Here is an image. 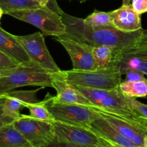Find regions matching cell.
I'll return each mask as SVG.
<instances>
[{"label":"cell","mask_w":147,"mask_h":147,"mask_svg":"<svg viewBox=\"0 0 147 147\" xmlns=\"http://www.w3.org/2000/svg\"><path fill=\"white\" fill-rule=\"evenodd\" d=\"M0 50L19 64L31 61L15 35L10 34L1 27H0Z\"/></svg>","instance_id":"cell-17"},{"label":"cell","mask_w":147,"mask_h":147,"mask_svg":"<svg viewBox=\"0 0 147 147\" xmlns=\"http://www.w3.org/2000/svg\"><path fill=\"white\" fill-rule=\"evenodd\" d=\"M119 88L124 96L134 98H145L147 96V79L138 81L125 80L121 82Z\"/></svg>","instance_id":"cell-19"},{"label":"cell","mask_w":147,"mask_h":147,"mask_svg":"<svg viewBox=\"0 0 147 147\" xmlns=\"http://www.w3.org/2000/svg\"><path fill=\"white\" fill-rule=\"evenodd\" d=\"M125 98L128 101V103L132 106L134 110L136 111L140 115L147 119V105L138 101L136 98H134L125 96Z\"/></svg>","instance_id":"cell-25"},{"label":"cell","mask_w":147,"mask_h":147,"mask_svg":"<svg viewBox=\"0 0 147 147\" xmlns=\"http://www.w3.org/2000/svg\"><path fill=\"white\" fill-rule=\"evenodd\" d=\"M96 110L101 117L103 118L114 129H116L123 137L133 143L137 147H144V139L147 132L120 119L116 115L102 110L97 107L92 108Z\"/></svg>","instance_id":"cell-13"},{"label":"cell","mask_w":147,"mask_h":147,"mask_svg":"<svg viewBox=\"0 0 147 147\" xmlns=\"http://www.w3.org/2000/svg\"><path fill=\"white\" fill-rule=\"evenodd\" d=\"M126 77V80L129 81H138V80H146L145 75L143 74L141 72L136 71V70H128L124 73Z\"/></svg>","instance_id":"cell-28"},{"label":"cell","mask_w":147,"mask_h":147,"mask_svg":"<svg viewBox=\"0 0 147 147\" xmlns=\"http://www.w3.org/2000/svg\"><path fill=\"white\" fill-rule=\"evenodd\" d=\"M114 28L125 32H132L142 29L141 19L131 4L123 5L120 8L111 11Z\"/></svg>","instance_id":"cell-15"},{"label":"cell","mask_w":147,"mask_h":147,"mask_svg":"<svg viewBox=\"0 0 147 147\" xmlns=\"http://www.w3.org/2000/svg\"><path fill=\"white\" fill-rule=\"evenodd\" d=\"M32 1H35L37 4H40L42 7H44V6H47L49 4V2L50 1V0H32Z\"/></svg>","instance_id":"cell-31"},{"label":"cell","mask_w":147,"mask_h":147,"mask_svg":"<svg viewBox=\"0 0 147 147\" xmlns=\"http://www.w3.org/2000/svg\"><path fill=\"white\" fill-rule=\"evenodd\" d=\"M4 98L2 96H0V125H1V126L12 123L14 121V119L10 118L6 114L4 108Z\"/></svg>","instance_id":"cell-26"},{"label":"cell","mask_w":147,"mask_h":147,"mask_svg":"<svg viewBox=\"0 0 147 147\" xmlns=\"http://www.w3.org/2000/svg\"><path fill=\"white\" fill-rule=\"evenodd\" d=\"M83 20L85 24L92 28H114L111 11L95 10Z\"/></svg>","instance_id":"cell-21"},{"label":"cell","mask_w":147,"mask_h":147,"mask_svg":"<svg viewBox=\"0 0 147 147\" xmlns=\"http://www.w3.org/2000/svg\"><path fill=\"white\" fill-rule=\"evenodd\" d=\"M95 107L116 115L120 119L147 132V119L133 109L119 88L110 90L91 88L73 85Z\"/></svg>","instance_id":"cell-2"},{"label":"cell","mask_w":147,"mask_h":147,"mask_svg":"<svg viewBox=\"0 0 147 147\" xmlns=\"http://www.w3.org/2000/svg\"><path fill=\"white\" fill-rule=\"evenodd\" d=\"M47 108L56 121L86 129H90L92 122L101 117L96 110L89 106L53 103L50 95Z\"/></svg>","instance_id":"cell-6"},{"label":"cell","mask_w":147,"mask_h":147,"mask_svg":"<svg viewBox=\"0 0 147 147\" xmlns=\"http://www.w3.org/2000/svg\"><path fill=\"white\" fill-rule=\"evenodd\" d=\"M56 138L79 147H116L101 138L90 129L76 127L55 121Z\"/></svg>","instance_id":"cell-8"},{"label":"cell","mask_w":147,"mask_h":147,"mask_svg":"<svg viewBox=\"0 0 147 147\" xmlns=\"http://www.w3.org/2000/svg\"><path fill=\"white\" fill-rule=\"evenodd\" d=\"M0 147H32L12 123L0 127Z\"/></svg>","instance_id":"cell-18"},{"label":"cell","mask_w":147,"mask_h":147,"mask_svg":"<svg viewBox=\"0 0 147 147\" xmlns=\"http://www.w3.org/2000/svg\"><path fill=\"white\" fill-rule=\"evenodd\" d=\"M56 73L70 84L102 90L118 88L122 78L120 68L114 60L105 68L93 70H61Z\"/></svg>","instance_id":"cell-4"},{"label":"cell","mask_w":147,"mask_h":147,"mask_svg":"<svg viewBox=\"0 0 147 147\" xmlns=\"http://www.w3.org/2000/svg\"><path fill=\"white\" fill-rule=\"evenodd\" d=\"M146 76H147V75H146ZM146 79H147V78H146Z\"/></svg>","instance_id":"cell-37"},{"label":"cell","mask_w":147,"mask_h":147,"mask_svg":"<svg viewBox=\"0 0 147 147\" xmlns=\"http://www.w3.org/2000/svg\"><path fill=\"white\" fill-rule=\"evenodd\" d=\"M52 88L56 91V96H51V101L53 103L82 105L91 108L95 107V105L89 101L73 85L62 79L57 76L56 73H53Z\"/></svg>","instance_id":"cell-12"},{"label":"cell","mask_w":147,"mask_h":147,"mask_svg":"<svg viewBox=\"0 0 147 147\" xmlns=\"http://www.w3.org/2000/svg\"><path fill=\"white\" fill-rule=\"evenodd\" d=\"M45 147H79L77 146H75V145L71 144L66 143V142H60V141L58 140L56 138H55L54 140L51 142L50 144H49L48 145H47Z\"/></svg>","instance_id":"cell-29"},{"label":"cell","mask_w":147,"mask_h":147,"mask_svg":"<svg viewBox=\"0 0 147 147\" xmlns=\"http://www.w3.org/2000/svg\"><path fill=\"white\" fill-rule=\"evenodd\" d=\"M131 1L132 7L138 14L147 12V0H131Z\"/></svg>","instance_id":"cell-27"},{"label":"cell","mask_w":147,"mask_h":147,"mask_svg":"<svg viewBox=\"0 0 147 147\" xmlns=\"http://www.w3.org/2000/svg\"><path fill=\"white\" fill-rule=\"evenodd\" d=\"M144 147H147V134L144 139Z\"/></svg>","instance_id":"cell-32"},{"label":"cell","mask_w":147,"mask_h":147,"mask_svg":"<svg viewBox=\"0 0 147 147\" xmlns=\"http://www.w3.org/2000/svg\"><path fill=\"white\" fill-rule=\"evenodd\" d=\"M19 65L20 64L0 50V76L7 70L15 68Z\"/></svg>","instance_id":"cell-24"},{"label":"cell","mask_w":147,"mask_h":147,"mask_svg":"<svg viewBox=\"0 0 147 147\" xmlns=\"http://www.w3.org/2000/svg\"><path fill=\"white\" fill-rule=\"evenodd\" d=\"M40 88L30 90H16L1 95L4 98V108L7 116L15 120L21 115L20 110L30 103L38 101L37 93Z\"/></svg>","instance_id":"cell-14"},{"label":"cell","mask_w":147,"mask_h":147,"mask_svg":"<svg viewBox=\"0 0 147 147\" xmlns=\"http://www.w3.org/2000/svg\"><path fill=\"white\" fill-rule=\"evenodd\" d=\"M115 50L109 46L100 45L92 47V53L96 69L107 67L114 58Z\"/></svg>","instance_id":"cell-20"},{"label":"cell","mask_w":147,"mask_h":147,"mask_svg":"<svg viewBox=\"0 0 147 147\" xmlns=\"http://www.w3.org/2000/svg\"><path fill=\"white\" fill-rule=\"evenodd\" d=\"M61 15L66 25L63 37L82 42L91 47L105 45L120 51L133 47L141 37L143 28L132 32H125L115 28H92L84 22L83 19L71 16L62 11L59 6L55 9Z\"/></svg>","instance_id":"cell-1"},{"label":"cell","mask_w":147,"mask_h":147,"mask_svg":"<svg viewBox=\"0 0 147 147\" xmlns=\"http://www.w3.org/2000/svg\"><path fill=\"white\" fill-rule=\"evenodd\" d=\"M77 1H79V2H81V3H83V2H85V1H88V0H77Z\"/></svg>","instance_id":"cell-35"},{"label":"cell","mask_w":147,"mask_h":147,"mask_svg":"<svg viewBox=\"0 0 147 147\" xmlns=\"http://www.w3.org/2000/svg\"><path fill=\"white\" fill-rule=\"evenodd\" d=\"M49 96L50 94L48 93L42 101H37L27 105L26 109H28L30 111V116L38 120L50 122V123H53L55 121L53 116L47 108V103L49 99Z\"/></svg>","instance_id":"cell-22"},{"label":"cell","mask_w":147,"mask_h":147,"mask_svg":"<svg viewBox=\"0 0 147 147\" xmlns=\"http://www.w3.org/2000/svg\"><path fill=\"white\" fill-rule=\"evenodd\" d=\"M135 46L140 47V46H147V30L143 29L142 32H141V37L139 40L135 45Z\"/></svg>","instance_id":"cell-30"},{"label":"cell","mask_w":147,"mask_h":147,"mask_svg":"<svg viewBox=\"0 0 147 147\" xmlns=\"http://www.w3.org/2000/svg\"><path fill=\"white\" fill-rule=\"evenodd\" d=\"M1 126H1V125H0V127H1Z\"/></svg>","instance_id":"cell-36"},{"label":"cell","mask_w":147,"mask_h":147,"mask_svg":"<svg viewBox=\"0 0 147 147\" xmlns=\"http://www.w3.org/2000/svg\"><path fill=\"white\" fill-rule=\"evenodd\" d=\"M43 33L36 32L26 35H15L30 60L51 73L60 71L61 69L54 61L47 48Z\"/></svg>","instance_id":"cell-9"},{"label":"cell","mask_w":147,"mask_h":147,"mask_svg":"<svg viewBox=\"0 0 147 147\" xmlns=\"http://www.w3.org/2000/svg\"><path fill=\"white\" fill-rule=\"evenodd\" d=\"M39 7H40V4L32 0H0V7L4 11V14Z\"/></svg>","instance_id":"cell-23"},{"label":"cell","mask_w":147,"mask_h":147,"mask_svg":"<svg viewBox=\"0 0 147 147\" xmlns=\"http://www.w3.org/2000/svg\"><path fill=\"white\" fill-rule=\"evenodd\" d=\"M3 14H4V11H3V10L1 9V7H0V20H1V16H2Z\"/></svg>","instance_id":"cell-34"},{"label":"cell","mask_w":147,"mask_h":147,"mask_svg":"<svg viewBox=\"0 0 147 147\" xmlns=\"http://www.w3.org/2000/svg\"><path fill=\"white\" fill-rule=\"evenodd\" d=\"M53 73L30 61L0 76V96L24 86L51 87Z\"/></svg>","instance_id":"cell-3"},{"label":"cell","mask_w":147,"mask_h":147,"mask_svg":"<svg viewBox=\"0 0 147 147\" xmlns=\"http://www.w3.org/2000/svg\"><path fill=\"white\" fill-rule=\"evenodd\" d=\"M12 123L32 147H45L56 138L53 123L34 119L30 115L21 113Z\"/></svg>","instance_id":"cell-7"},{"label":"cell","mask_w":147,"mask_h":147,"mask_svg":"<svg viewBox=\"0 0 147 147\" xmlns=\"http://www.w3.org/2000/svg\"><path fill=\"white\" fill-rule=\"evenodd\" d=\"M55 40L60 42L68 53L71 60L73 70H96L91 46L62 35L56 37Z\"/></svg>","instance_id":"cell-10"},{"label":"cell","mask_w":147,"mask_h":147,"mask_svg":"<svg viewBox=\"0 0 147 147\" xmlns=\"http://www.w3.org/2000/svg\"><path fill=\"white\" fill-rule=\"evenodd\" d=\"M113 60L119 65L122 76L128 70L147 75V46H133L115 52Z\"/></svg>","instance_id":"cell-11"},{"label":"cell","mask_w":147,"mask_h":147,"mask_svg":"<svg viewBox=\"0 0 147 147\" xmlns=\"http://www.w3.org/2000/svg\"><path fill=\"white\" fill-rule=\"evenodd\" d=\"M7 14L40 29L45 36L59 37L66 33L61 15L48 5L11 11Z\"/></svg>","instance_id":"cell-5"},{"label":"cell","mask_w":147,"mask_h":147,"mask_svg":"<svg viewBox=\"0 0 147 147\" xmlns=\"http://www.w3.org/2000/svg\"><path fill=\"white\" fill-rule=\"evenodd\" d=\"M90 130L116 147H137L133 143L123 137L102 117L92 122Z\"/></svg>","instance_id":"cell-16"},{"label":"cell","mask_w":147,"mask_h":147,"mask_svg":"<svg viewBox=\"0 0 147 147\" xmlns=\"http://www.w3.org/2000/svg\"><path fill=\"white\" fill-rule=\"evenodd\" d=\"M131 0H122V4L123 5H126V4H130Z\"/></svg>","instance_id":"cell-33"}]
</instances>
